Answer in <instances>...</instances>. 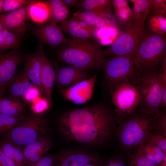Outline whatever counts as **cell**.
Segmentation results:
<instances>
[{
    "label": "cell",
    "mask_w": 166,
    "mask_h": 166,
    "mask_svg": "<svg viewBox=\"0 0 166 166\" xmlns=\"http://www.w3.org/2000/svg\"><path fill=\"white\" fill-rule=\"evenodd\" d=\"M119 117L106 104L96 103L65 113L61 127L65 135L76 142L101 144L115 135Z\"/></svg>",
    "instance_id": "cell-1"
},
{
    "label": "cell",
    "mask_w": 166,
    "mask_h": 166,
    "mask_svg": "<svg viewBox=\"0 0 166 166\" xmlns=\"http://www.w3.org/2000/svg\"><path fill=\"white\" fill-rule=\"evenodd\" d=\"M103 50L99 43L91 39L72 38L59 47L55 56L62 65L77 68L90 75L100 69Z\"/></svg>",
    "instance_id": "cell-2"
},
{
    "label": "cell",
    "mask_w": 166,
    "mask_h": 166,
    "mask_svg": "<svg viewBox=\"0 0 166 166\" xmlns=\"http://www.w3.org/2000/svg\"><path fill=\"white\" fill-rule=\"evenodd\" d=\"M154 116L136 109L118 118L115 135L120 146L128 151L143 144L155 125Z\"/></svg>",
    "instance_id": "cell-3"
},
{
    "label": "cell",
    "mask_w": 166,
    "mask_h": 166,
    "mask_svg": "<svg viewBox=\"0 0 166 166\" xmlns=\"http://www.w3.org/2000/svg\"><path fill=\"white\" fill-rule=\"evenodd\" d=\"M131 56L140 73L160 70L166 65V35L153 34L145 27L140 42Z\"/></svg>",
    "instance_id": "cell-4"
},
{
    "label": "cell",
    "mask_w": 166,
    "mask_h": 166,
    "mask_svg": "<svg viewBox=\"0 0 166 166\" xmlns=\"http://www.w3.org/2000/svg\"><path fill=\"white\" fill-rule=\"evenodd\" d=\"M130 83L138 87L140 93L138 109L154 116L159 110L163 90L166 89V69L148 73L138 72Z\"/></svg>",
    "instance_id": "cell-5"
},
{
    "label": "cell",
    "mask_w": 166,
    "mask_h": 166,
    "mask_svg": "<svg viewBox=\"0 0 166 166\" xmlns=\"http://www.w3.org/2000/svg\"><path fill=\"white\" fill-rule=\"evenodd\" d=\"M100 69L103 87L110 95L117 86L130 83L138 72L130 56L104 58L101 63Z\"/></svg>",
    "instance_id": "cell-6"
},
{
    "label": "cell",
    "mask_w": 166,
    "mask_h": 166,
    "mask_svg": "<svg viewBox=\"0 0 166 166\" xmlns=\"http://www.w3.org/2000/svg\"><path fill=\"white\" fill-rule=\"evenodd\" d=\"M146 20H134L126 26L112 44L104 50L103 57L131 56L141 40Z\"/></svg>",
    "instance_id": "cell-7"
},
{
    "label": "cell",
    "mask_w": 166,
    "mask_h": 166,
    "mask_svg": "<svg viewBox=\"0 0 166 166\" xmlns=\"http://www.w3.org/2000/svg\"><path fill=\"white\" fill-rule=\"evenodd\" d=\"M46 130V124L42 117L31 116L24 118L8 132L7 137L17 145L25 146L44 136Z\"/></svg>",
    "instance_id": "cell-8"
},
{
    "label": "cell",
    "mask_w": 166,
    "mask_h": 166,
    "mask_svg": "<svg viewBox=\"0 0 166 166\" xmlns=\"http://www.w3.org/2000/svg\"><path fill=\"white\" fill-rule=\"evenodd\" d=\"M114 109L120 117L126 116L134 112L140 101L138 87L130 83L119 85L113 90L111 95Z\"/></svg>",
    "instance_id": "cell-9"
},
{
    "label": "cell",
    "mask_w": 166,
    "mask_h": 166,
    "mask_svg": "<svg viewBox=\"0 0 166 166\" xmlns=\"http://www.w3.org/2000/svg\"><path fill=\"white\" fill-rule=\"evenodd\" d=\"M25 58L16 49L0 52V88L4 93L15 77L18 67Z\"/></svg>",
    "instance_id": "cell-10"
},
{
    "label": "cell",
    "mask_w": 166,
    "mask_h": 166,
    "mask_svg": "<svg viewBox=\"0 0 166 166\" xmlns=\"http://www.w3.org/2000/svg\"><path fill=\"white\" fill-rule=\"evenodd\" d=\"M31 31L40 43L51 47L63 46L68 43L70 39L65 36L57 25L53 23L37 24L32 28Z\"/></svg>",
    "instance_id": "cell-11"
},
{
    "label": "cell",
    "mask_w": 166,
    "mask_h": 166,
    "mask_svg": "<svg viewBox=\"0 0 166 166\" xmlns=\"http://www.w3.org/2000/svg\"><path fill=\"white\" fill-rule=\"evenodd\" d=\"M98 75V72H96L88 79L59 91L65 100L76 104L85 103L93 96Z\"/></svg>",
    "instance_id": "cell-12"
},
{
    "label": "cell",
    "mask_w": 166,
    "mask_h": 166,
    "mask_svg": "<svg viewBox=\"0 0 166 166\" xmlns=\"http://www.w3.org/2000/svg\"><path fill=\"white\" fill-rule=\"evenodd\" d=\"M39 51L41 62L40 75L41 93L48 103L50 108L52 104V94L55 81V73L53 65L44 53L43 45L39 43Z\"/></svg>",
    "instance_id": "cell-13"
},
{
    "label": "cell",
    "mask_w": 166,
    "mask_h": 166,
    "mask_svg": "<svg viewBox=\"0 0 166 166\" xmlns=\"http://www.w3.org/2000/svg\"><path fill=\"white\" fill-rule=\"evenodd\" d=\"M55 73V81L58 90L69 88L91 77L89 73L79 69L61 65H57Z\"/></svg>",
    "instance_id": "cell-14"
},
{
    "label": "cell",
    "mask_w": 166,
    "mask_h": 166,
    "mask_svg": "<svg viewBox=\"0 0 166 166\" xmlns=\"http://www.w3.org/2000/svg\"><path fill=\"white\" fill-rule=\"evenodd\" d=\"M28 18L27 6L10 12L0 14V22L5 28L21 36L28 28Z\"/></svg>",
    "instance_id": "cell-15"
},
{
    "label": "cell",
    "mask_w": 166,
    "mask_h": 166,
    "mask_svg": "<svg viewBox=\"0 0 166 166\" xmlns=\"http://www.w3.org/2000/svg\"><path fill=\"white\" fill-rule=\"evenodd\" d=\"M72 17L94 27L118 28L119 27L118 21L113 13H98L78 10L73 14Z\"/></svg>",
    "instance_id": "cell-16"
},
{
    "label": "cell",
    "mask_w": 166,
    "mask_h": 166,
    "mask_svg": "<svg viewBox=\"0 0 166 166\" xmlns=\"http://www.w3.org/2000/svg\"><path fill=\"white\" fill-rule=\"evenodd\" d=\"M58 26L63 34H69L73 38L91 39L94 35V27L73 17Z\"/></svg>",
    "instance_id": "cell-17"
},
{
    "label": "cell",
    "mask_w": 166,
    "mask_h": 166,
    "mask_svg": "<svg viewBox=\"0 0 166 166\" xmlns=\"http://www.w3.org/2000/svg\"><path fill=\"white\" fill-rule=\"evenodd\" d=\"M99 157L90 153L74 151L65 153L57 159L56 166H83L100 160Z\"/></svg>",
    "instance_id": "cell-18"
},
{
    "label": "cell",
    "mask_w": 166,
    "mask_h": 166,
    "mask_svg": "<svg viewBox=\"0 0 166 166\" xmlns=\"http://www.w3.org/2000/svg\"><path fill=\"white\" fill-rule=\"evenodd\" d=\"M33 86L23 69L16 74L5 92L7 91L9 98L20 100Z\"/></svg>",
    "instance_id": "cell-19"
},
{
    "label": "cell",
    "mask_w": 166,
    "mask_h": 166,
    "mask_svg": "<svg viewBox=\"0 0 166 166\" xmlns=\"http://www.w3.org/2000/svg\"><path fill=\"white\" fill-rule=\"evenodd\" d=\"M24 61V71L33 85L38 88L41 93V62L39 52L30 54L25 57Z\"/></svg>",
    "instance_id": "cell-20"
},
{
    "label": "cell",
    "mask_w": 166,
    "mask_h": 166,
    "mask_svg": "<svg viewBox=\"0 0 166 166\" xmlns=\"http://www.w3.org/2000/svg\"><path fill=\"white\" fill-rule=\"evenodd\" d=\"M29 18L38 24L47 23L50 15V10L45 1H33L27 6Z\"/></svg>",
    "instance_id": "cell-21"
},
{
    "label": "cell",
    "mask_w": 166,
    "mask_h": 166,
    "mask_svg": "<svg viewBox=\"0 0 166 166\" xmlns=\"http://www.w3.org/2000/svg\"><path fill=\"white\" fill-rule=\"evenodd\" d=\"M143 156L155 166H159L162 162L166 153L156 145L144 143L135 151Z\"/></svg>",
    "instance_id": "cell-22"
},
{
    "label": "cell",
    "mask_w": 166,
    "mask_h": 166,
    "mask_svg": "<svg viewBox=\"0 0 166 166\" xmlns=\"http://www.w3.org/2000/svg\"><path fill=\"white\" fill-rule=\"evenodd\" d=\"M78 10L98 13H113L111 0H80Z\"/></svg>",
    "instance_id": "cell-23"
},
{
    "label": "cell",
    "mask_w": 166,
    "mask_h": 166,
    "mask_svg": "<svg viewBox=\"0 0 166 166\" xmlns=\"http://www.w3.org/2000/svg\"><path fill=\"white\" fill-rule=\"evenodd\" d=\"M26 105L20 100L3 96L0 98V113L15 116H21L26 109Z\"/></svg>",
    "instance_id": "cell-24"
},
{
    "label": "cell",
    "mask_w": 166,
    "mask_h": 166,
    "mask_svg": "<svg viewBox=\"0 0 166 166\" xmlns=\"http://www.w3.org/2000/svg\"><path fill=\"white\" fill-rule=\"evenodd\" d=\"M147 19L146 29L149 32L158 35L166 34V16L159 15H148Z\"/></svg>",
    "instance_id": "cell-25"
},
{
    "label": "cell",
    "mask_w": 166,
    "mask_h": 166,
    "mask_svg": "<svg viewBox=\"0 0 166 166\" xmlns=\"http://www.w3.org/2000/svg\"><path fill=\"white\" fill-rule=\"evenodd\" d=\"M133 4L135 20L146 19L150 12V0H129Z\"/></svg>",
    "instance_id": "cell-26"
},
{
    "label": "cell",
    "mask_w": 166,
    "mask_h": 166,
    "mask_svg": "<svg viewBox=\"0 0 166 166\" xmlns=\"http://www.w3.org/2000/svg\"><path fill=\"white\" fill-rule=\"evenodd\" d=\"M52 142L44 136L25 146L22 152L27 163L32 156L43 147Z\"/></svg>",
    "instance_id": "cell-27"
},
{
    "label": "cell",
    "mask_w": 166,
    "mask_h": 166,
    "mask_svg": "<svg viewBox=\"0 0 166 166\" xmlns=\"http://www.w3.org/2000/svg\"><path fill=\"white\" fill-rule=\"evenodd\" d=\"M24 118L22 115L15 116L0 113V133L9 132Z\"/></svg>",
    "instance_id": "cell-28"
},
{
    "label": "cell",
    "mask_w": 166,
    "mask_h": 166,
    "mask_svg": "<svg viewBox=\"0 0 166 166\" xmlns=\"http://www.w3.org/2000/svg\"><path fill=\"white\" fill-rule=\"evenodd\" d=\"M114 14L118 21L126 26L135 20L133 11L129 6L114 11Z\"/></svg>",
    "instance_id": "cell-29"
},
{
    "label": "cell",
    "mask_w": 166,
    "mask_h": 166,
    "mask_svg": "<svg viewBox=\"0 0 166 166\" xmlns=\"http://www.w3.org/2000/svg\"><path fill=\"white\" fill-rule=\"evenodd\" d=\"M144 143L152 144L166 153V136L158 132L151 131L148 135Z\"/></svg>",
    "instance_id": "cell-30"
},
{
    "label": "cell",
    "mask_w": 166,
    "mask_h": 166,
    "mask_svg": "<svg viewBox=\"0 0 166 166\" xmlns=\"http://www.w3.org/2000/svg\"><path fill=\"white\" fill-rule=\"evenodd\" d=\"M69 12L68 8L65 5L59 8L51 10L48 22L57 25L61 23L66 20Z\"/></svg>",
    "instance_id": "cell-31"
},
{
    "label": "cell",
    "mask_w": 166,
    "mask_h": 166,
    "mask_svg": "<svg viewBox=\"0 0 166 166\" xmlns=\"http://www.w3.org/2000/svg\"><path fill=\"white\" fill-rule=\"evenodd\" d=\"M32 0H3L0 13L10 12L27 6Z\"/></svg>",
    "instance_id": "cell-32"
},
{
    "label": "cell",
    "mask_w": 166,
    "mask_h": 166,
    "mask_svg": "<svg viewBox=\"0 0 166 166\" xmlns=\"http://www.w3.org/2000/svg\"><path fill=\"white\" fill-rule=\"evenodd\" d=\"M155 125L153 129L166 136V108L160 109L154 116Z\"/></svg>",
    "instance_id": "cell-33"
},
{
    "label": "cell",
    "mask_w": 166,
    "mask_h": 166,
    "mask_svg": "<svg viewBox=\"0 0 166 166\" xmlns=\"http://www.w3.org/2000/svg\"><path fill=\"white\" fill-rule=\"evenodd\" d=\"M21 36L8 30L4 47V51L16 49L21 43Z\"/></svg>",
    "instance_id": "cell-34"
},
{
    "label": "cell",
    "mask_w": 166,
    "mask_h": 166,
    "mask_svg": "<svg viewBox=\"0 0 166 166\" xmlns=\"http://www.w3.org/2000/svg\"><path fill=\"white\" fill-rule=\"evenodd\" d=\"M148 15H159L166 16V0H150V12Z\"/></svg>",
    "instance_id": "cell-35"
},
{
    "label": "cell",
    "mask_w": 166,
    "mask_h": 166,
    "mask_svg": "<svg viewBox=\"0 0 166 166\" xmlns=\"http://www.w3.org/2000/svg\"><path fill=\"white\" fill-rule=\"evenodd\" d=\"M128 164L135 166H155L143 156L135 152L128 154Z\"/></svg>",
    "instance_id": "cell-36"
},
{
    "label": "cell",
    "mask_w": 166,
    "mask_h": 166,
    "mask_svg": "<svg viewBox=\"0 0 166 166\" xmlns=\"http://www.w3.org/2000/svg\"><path fill=\"white\" fill-rule=\"evenodd\" d=\"M18 147L10 141H3L0 143V149L13 161L16 154Z\"/></svg>",
    "instance_id": "cell-37"
},
{
    "label": "cell",
    "mask_w": 166,
    "mask_h": 166,
    "mask_svg": "<svg viewBox=\"0 0 166 166\" xmlns=\"http://www.w3.org/2000/svg\"><path fill=\"white\" fill-rule=\"evenodd\" d=\"M50 108L48 102L41 97L31 104V109L36 114L42 113Z\"/></svg>",
    "instance_id": "cell-38"
},
{
    "label": "cell",
    "mask_w": 166,
    "mask_h": 166,
    "mask_svg": "<svg viewBox=\"0 0 166 166\" xmlns=\"http://www.w3.org/2000/svg\"><path fill=\"white\" fill-rule=\"evenodd\" d=\"M41 93L39 89L34 85L26 93L23 99L26 102L31 104L41 97Z\"/></svg>",
    "instance_id": "cell-39"
},
{
    "label": "cell",
    "mask_w": 166,
    "mask_h": 166,
    "mask_svg": "<svg viewBox=\"0 0 166 166\" xmlns=\"http://www.w3.org/2000/svg\"><path fill=\"white\" fill-rule=\"evenodd\" d=\"M55 159L50 155L42 157L37 162L31 164H26V166H54Z\"/></svg>",
    "instance_id": "cell-40"
},
{
    "label": "cell",
    "mask_w": 166,
    "mask_h": 166,
    "mask_svg": "<svg viewBox=\"0 0 166 166\" xmlns=\"http://www.w3.org/2000/svg\"><path fill=\"white\" fill-rule=\"evenodd\" d=\"M52 144V143L42 148L32 156L27 164H33L40 160L42 157L43 155L50 149Z\"/></svg>",
    "instance_id": "cell-41"
},
{
    "label": "cell",
    "mask_w": 166,
    "mask_h": 166,
    "mask_svg": "<svg viewBox=\"0 0 166 166\" xmlns=\"http://www.w3.org/2000/svg\"><path fill=\"white\" fill-rule=\"evenodd\" d=\"M0 166H17L13 161L0 149Z\"/></svg>",
    "instance_id": "cell-42"
},
{
    "label": "cell",
    "mask_w": 166,
    "mask_h": 166,
    "mask_svg": "<svg viewBox=\"0 0 166 166\" xmlns=\"http://www.w3.org/2000/svg\"><path fill=\"white\" fill-rule=\"evenodd\" d=\"M103 166H127L123 160L115 158L104 163Z\"/></svg>",
    "instance_id": "cell-43"
},
{
    "label": "cell",
    "mask_w": 166,
    "mask_h": 166,
    "mask_svg": "<svg viewBox=\"0 0 166 166\" xmlns=\"http://www.w3.org/2000/svg\"><path fill=\"white\" fill-rule=\"evenodd\" d=\"M111 2L114 11L129 6L128 1L126 0H111Z\"/></svg>",
    "instance_id": "cell-44"
},
{
    "label": "cell",
    "mask_w": 166,
    "mask_h": 166,
    "mask_svg": "<svg viewBox=\"0 0 166 166\" xmlns=\"http://www.w3.org/2000/svg\"><path fill=\"white\" fill-rule=\"evenodd\" d=\"M51 10L60 8L65 5L63 0H49L45 1Z\"/></svg>",
    "instance_id": "cell-45"
},
{
    "label": "cell",
    "mask_w": 166,
    "mask_h": 166,
    "mask_svg": "<svg viewBox=\"0 0 166 166\" xmlns=\"http://www.w3.org/2000/svg\"><path fill=\"white\" fill-rule=\"evenodd\" d=\"M8 30L6 29L0 34V52L4 51V47L6 38Z\"/></svg>",
    "instance_id": "cell-46"
},
{
    "label": "cell",
    "mask_w": 166,
    "mask_h": 166,
    "mask_svg": "<svg viewBox=\"0 0 166 166\" xmlns=\"http://www.w3.org/2000/svg\"><path fill=\"white\" fill-rule=\"evenodd\" d=\"M80 0H63L64 5L68 8L73 6H77Z\"/></svg>",
    "instance_id": "cell-47"
},
{
    "label": "cell",
    "mask_w": 166,
    "mask_h": 166,
    "mask_svg": "<svg viewBox=\"0 0 166 166\" xmlns=\"http://www.w3.org/2000/svg\"><path fill=\"white\" fill-rule=\"evenodd\" d=\"M104 163L101 160L98 161L87 164L83 166H103Z\"/></svg>",
    "instance_id": "cell-48"
},
{
    "label": "cell",
    "mask_w": 166,
    "mask_h": 166,
    "mask_svg": "<svg viewBox=\"0 0 166 166\" xmlns=\"http://www.w3.org/2000/svg\"><path fill=\"white\" fill-rule=\"evenodd\" d=\"M6 29L3 24L0 22V31H2Z\"/></svg>",
    "instance_id": "cell-49"
},
{
    "label": "cell",
    "mask_w": 166,
    "mask_h": 166,
    "mask_svg": "<svg viewBox=\"0 0 166 166\" xmlns=\"http://www.w3.org/2000/svg\"><path fill=\"white\" fill-rule=\"evenodd\" d=\"M4 93L3 91L0 88V98L4 96Z\"/></svg>",
    "instance_id": "cell-50"
},
{
    "label": "cell",
    "mask_w": 166,
    "mask_h": 166,
    "mask_svg": "<svg viewBox=\"0 0 166 166\" xmlns=\"http://www.w3.org/2000/svg\"><path fill=\"white\" fill-rule=\"evenodd\" d=\"M3 0H0V13L2 9Z\"/></svg>",
    "instance_id": "cell-51"
},
{
    "label": "cell",
    "mask_w": 166,
    "mask_h": 166,
    "mask_svg": "<svg viewBox=\"0 0 166 166\" xmlns=\"http://www.w3.org/2000/svg\"><path fill=\"white\" fill-rule=\"evenodd\" d=\"M2 31H0V34L2 32Z\"/></svg>",
    "instance_id": "cell-52"
}]
</instances>
